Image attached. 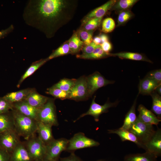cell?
I'll use <instances>...</instances> for the list:
<instances>
[{"instance_id":"1","label":"cell","mask_w":161,"mask_h":161,"mask_svg":"<svg viewBox=\"0 0 161 161\" xmlns=\"http://www.w3.org/2000/svg\"><path fill=\"white\" fill-rule=\"evenodd\" d=\"M78 2L74 0H30L24 8L23 18L27 25L42 32L47 38H51L72 18Z\"/></svg>"},{"instance_id":"2","label":"cell","mask_w":161,"mask_h":161,"mask_svg":"<svg viewBox=\"0 0 161 161\" xmlns=\"http://www.w3.org/2000/svg\"><path fill=\"white\" fill-rule=\"evenodd\" d=\"M14 130L19 136L28 140L36 132L38 121L25 116L14 109L12 110Z\"/></svg>"},{"instance_id":"3","label":"cell","mask_w":161,"mask_h":161,"mask_svg":"<svg viewBox=\"0 0 161 161\" xmlns=\"http://www.w3.org/2000/svg\"><path fill=\"white\" fill-rule=\"evenodd\" d=\"M129 131L133 133L144 145L151 138L155 131L153 125L144 123L137 117L135 122Z\"/></svg>"},{"instance_id":"4","label":"cell","mask_w":161,"mask_h":161,"mask_svg":"<svg viewBox=\"0 0 161 161\" xmlns=\"http://www.w3.org/2000/svg\"><path fill=\"white\" fill-rule=\"evenodd\" d=\"M38 121L52 126H58L55 107L54 101L48 99L47 102L40 109L38 113Z\"/></svg>"},{"instance_id":"5","label":"cell","mask_w":161,"mask_h":161,"mask_svg":"<svg viewBox=\"0 0 161 161\" xmlns=\"http://www.w3.org/2000/svg\"><path fill=\"white\" fill-rule=\"evenodd\" d=\"M98 142L86 137L84 133L80 132L75 134L68 140L66 151L73 152L78 149L98 146Z\"/></svg>"},{"instance_id":"6","label":"cell","mask_w":161,"mask_h":161,"mask_svg":"<svg viewBox=\"0 0 161 161\" xmlns=\"http://www.w3.org/2000/svg\"><path fill=\"white\" fill-rule=\"evenodd\" d=\"M24 145L33 161H44L46 153V145L38 137H32L27 140Z\"/></svg>"},{"instance_id":"7","label":"cell","mask_w":161,"mask_h":161,"mask_svg":"<svg viewBox=\"0 0 161 161\" xmlns=\"http://www.w3.org/2000/svg\"><path fill=\"white\" fill-rule=\"evenodd\" d=\"M68 140L63 138L54 139L46 145V153L43 161H52L59 159L61 152L66 150Z\"/></svg>"},{"instance_id":"8","label":"cell","mask_w":161,"mask_h":161,"mask_svg":"<svg viewBox=\"0 0 161 161\" xmlns=\"http://www.w3.org/2000/svg\"><path fill=\"white\" fill-rule=\"evenodd\" d=\"M95 98L96 96H95L88 111L80 115L74 122H75L80 118L88 115L93 116L95 121L97 122L99 120V117L101 114L107 112L110 108L116 106L118 103V101L111 103L108 100L104 105H100L95 102Z\"/></svg>"},{"instance_id":"9","label":"cell","mask_w":161,"mask_h":161,"mask_svg":"<svg viewBox=\"0 0 161 161\" xmlns=\"http://www.w3.org/2000/svg\"><path fill=\"white\" fill-rule=\"evenodd\" d=\"M89 97L86 77L82 76L76 79L70 92L69 99L78 101L86 100Z\"/></svg>"},{"instance_id":"10","label":"cell","mask_w":161,"mask_h":161,"mask_svg":"<svg viewBox=\"0 0 161 161\" xmlns=\"http://www.w3.org/2000/svg\"><path fill=\"white\" fill-rule=\"evenodd\" d=\"M115 81L106 79L100 72L96 71L86 77V82L89 97L99 89Z\"/></svg>"},{"instance_id":"11","label":"cell","mask_w":161,"mask_h":161,"mask_svg":"<svg viewBox=\"0 0 161 161\" xmlns=\"http://www.w3.org/2000/svg\"><path fill=\"white\" fill-rule=\"evenodd\" d=\"M15 130H10L0 133V147L11 154L21 142Z\"/></svg>"},{"instance_id":"12","label":"cell","mask_w":161,"mask_h":161,"mask_svg":"<svg viewBox=\"0 0 161 161\" xmlns=\"http://www.w3.org/2000/svg\"><path fill=\"white\" fill-rule=\"evenodd\" d=\"M145 150L157 157L161 155V129L158 128L150 140L145 145Z\"/></svg>"},{"instance_id":"13","label":"cell","mask_w":161,"mask_h":161,"mask_svg":"<svg viewBox=\"0 0 161 161\" xmlns=\"http://www.w3.org/2000/svg\"><path fill=\"white\" fill-rule=\"evenodd\" d=\"M117 0H109L103 5L94 9L87 14L81 20V24L89 19L93 18H102L111 8Z\"/></svg>"},{"instance_id":"14","label":"cell","mask_w":161,"mask_h":161,"mask_svg":"<svg viewBox=\"0 0 161 161\" xmlns=\"http://www.w3.org/2000/svg\"><path fill=\"white\" fill-rule=\"evenodd\" d=\"M13 106V109L38 121V113L39 109L32 107L24 100L14 103Z\"/></svg>"},{"instance_id":"15","label":"cell","mask_w":161,"mask_h":161,"mask_svg":"<svg viewBox=\"0 0 161 161\" xmlns=\"http://www.w3.org/2000/svg\"><path fill=\"white\" fill-rule=\"evenodd\" d=\"M137 110L139 112L137 117L145 123L157 126L161 121V120L158 119L154 113L147 109L143 105L140 104Z\"/></svg>"},{"instance_id":"16","label":"cell","mask_w":161,"mask_h":161,"mask_svg":"<svg viewBox=\"0 0 161 161\" xmlns=\"http://www.w3.org/2000/svg\"><path fill=\"white\" fill-rule=\"evenodd\" d=\"M109 134H117L122 141H130L135 143L139 147L145 150V145L137 139L136 137L129 130L120 128L118 129L108 130Z\"/></svg>"},{"instance_id":"17","label":"cell","mask_w":161,"mask_h":161,"mask_svg":"<svg viewBox=\"0 0 161 161\" xmlns=\"http://www.w3.org/2000/svg\"><path fill=\"white\" fill-rule=\"evenodd\" d=\"M9 161H33L24 144L21 142L10 154Z\"/></svg>"},{"instance_id":"18","label":"cell","mask_w":161,"mask_h":161,"mask_svg":"<svg viewBox=\"0 0 161 161\" xmlns=\"http://www.w3.org/2000/svg\"><path fill=\"white\" fill-rule=\"evenodd\" d=\"M52 127L41 122H38L36 132L38 133V137L46 145L54 139L52 133Z\"/></svg>"},{"instance_id":"19","label":"cell","mask_w":161,"mask_h":161,"mask_svg":"<svg viewBox=\"0 0 161 161\" xmlns=\"http://www.w3.org/2000/svg\"><path fill=\"white\" fill-rule=\"evenodd\" d=\"M48 99L32 89L24 100L32 107L39 109L47 102Z\"/></svg>"},{"instance_id":"20","label":"cell","mask_w":161,"mask_h":161,"mask_svg":"<svg viewBox=\"0 0 161 161\" xmlns=\"http://www.w3.org/2000/svg\"><path fill=\"white\" fill-rule=\"evenodd\" d=\"M159 84L152 80L145 77L140 80L139 86V93L143 95H149L155 91Z\"/></svg>"},{"instance_id":"21","label":"cell","mask_w":161,"mask_h":161,"mask_svg":"<svg viewBox=\"0 0 161 161\" xmlns=\"http://www.w3.org/2000/svg\"><path fill=\"white\" fill-rule=\"evenodd\" d=\"M32 89H27L8 93L3 97L12 104L24 100Z\"/></svg>"},{"instance_id":"22","label":"cell","mask_w":161,"mask_h":161,"mask_svg":"<svg viewBox=\"0 0 161 161\" xmlns=\"http://www.w3.org/2000/svg\"><path fill=\"white\" fill-rule=\"evenodd\" d=\"M137 95L136 99L130 109L125 116L122 126L120 127L122 129L129 130L135 122L137 117L136 114V107Z\"/></svg>"},{"instance_id":"23","label":"cell","mask_w":161,"mask_h":161,"mask_svg":"<svg viewBox=\"0 0 161 161\" xmlns=\"http://www.w3.org/2000/svg\"><path fill=\"white\" fill-rule=\"evenodd\" d=\"M67 41L72 54L78 53L84 46L83 43L80 38L78 30L74 32L72 36Z\"/></svg>"},{"instance_id":"24","label":"cell","mask_w":161,"mask_h":161,"mask_svg":"<svg viewBox=\"0 0 161 161\" xmlns=\"http://www.w3.org/2000/svg\"><path fill=\"white\" fill-rule=\"evenodd\" d=\"M13 129L14 130V125L12 112L0 114V133Z\"/></svg>"},{"instance_id":"25","label":"cell","mask_w":161,"mask_h":161,"mask_svg":"<svg viewBox=\"0 0 161 161\" xmlns=\"http://www.w3.org/2000/svg\"><path fill=\"white\" fill-rule=\"evenodd\" d=\"M110 56H117L121 59H128L135 61H143L152 63V62L143 54L130 52H121L110 53Z\"/></svg>"},{"instance_id":"26","label":"cell","mask_w":161,"mask_h":161,"mask_svg":"<svg viewBox=\"0 0 161 161\" xmlns=\"http://www.w3.org/2000/svg\"><path fill=\"white\" fill-rule=\"evenodd\" d=\"M157 158L154 154L145 151L143 153L126 155L124 157V161H157Z\"/></svg>"},{"instance_id":"27","label":"cell","mask_w":161,"mask_h":161,"mask_svg":"<svg viewBox=\"0 0 161 161\" xmlns=\"http://www.w3.org/2000/svg\"><path fill=\"white\" fill-rule=\"evenodd\" d=\"M48 61L49 60L47 58L45 59H41L33 63L21 77L17 85V87H19L21 84L25 79L32 75L36 71Z\"/></svg>"},{"instance_id":"28","label":"cell","mask_w":161,"mask_h":161,"mask_svg":"<svg viewBox=\"0 0 161 161\" xmlns=\"http://www.w3.org/2000/svg\"><path fill=\"white\" fill-rule=\"evenodd\" d=\"M110 53L104 52L101 48L100 46L96 48L91 53L87 55L77 54L78 58L86 59H98L106 58L110 56Z\"/></svg>"},{"instance_id":"29","label":"cell","mask_w":161,"mask_h":161,"mask_svg":"<svg viewBox=\"0 0 161 161\" xmlns=\"http://www.w3.org/2000/svg\"><path fill=\"white\" fill-rule=\"evenodd\" d=\"M138 0H120L117 1L111 10H114L118 13L125 10H129Z\"/></svg>"},{"instance_id":"30","label":"cell","mask_w":161,"mask_h":161,"mask_svg":"<svg viewBox=\"0 0 161 161\" xmlns=\"http://www.w3.org/2000/svg\"><path fill=\"white\" fill-rule=\"evenodd\" d=\"M152 99L151 111L159 119H161V97L155 91L150 95Z\"/></svg>"},{"instance_id":"31","label":"cell","mask_w":161,"mask_h":161,"mask_svg":"<svg viewBox=\"0 0 161 161\" xmlns=\"http://www.w3.org/2000/svg\"><path fill=\"white\" fill-rule=\"evenodd\" d=\"M76 79L64 78L56 83L53 86L64 91L69 92L74 86Z\"/></svg>"},{"instance_id":"32","label":"cell","mask_w":161,"mask_h":161,"mask_svg":"<svg viewBox=\"0 0 161 161\" xmlns=\"http://www.w3.org/2000/svg\"><path fill=\"white\" fill-rule=\"evenodd\" d=\"M71 54L67 41H65L56 49L54 50L52 53L47 57L49 60L55 58Z\"/></svg>"},{"instance_id":"33","label":"cell","mask_w":161,"mask_h":161,"mask_svg":"<svg viewBox=\"0 0 161 161\" xmlns=\"http://www.w3.org/2000/svg\"><path fill=\"white\" fill-rule=\"evenodd\" d=\"M46 93L61 100L69 99V92L62 90L53 86L48 88Z\"/></svg>"},{"instance_id":"34","label":"cell","mask_w":161,"mask_h":161,"mask_svg":"<svg viewBox=\"0 0 161 161\" xmlns=\"http://www.w3.org/2000/svg\"><path fill=\"white\" fill-rule=\"evenodd\" d=\"M102 18H93L81 24V27L89 31H94L100 25Z\"/></svg>"},{"instance_id":"35","label":"cell","mask_w":161,"mask_h":161,"mask_svg":"<svg viewBox=\"0 0 161 161\" xmlns=\"http://www.w3.org/2000/svg\"><path fill=\"white\" fill-rule=\"evenodd\" d=\"M78 30L80 38L83 42L84 46L88 45L92 42L94 31H87L81 27Z\"/></svg>"},{"instance_id":"36","label":"cell","mask_w":161,"mask_h":161,"mask_svg":"<svg viewBox=\"0 0 161 161\" xmlns=\"http://www.w3.org/2000/svg\"><path fill=\"white\" fill-rule=\"evenodd\" d=\"M133 13L129 10H123L119 12L117 26L124 24L134 16Z\"/></svg>"},{"instance_id":"37","label":"cell","mask_w":161,"mask_h":161,"mask_svg":"<svg viewBox=\"0 0 161 161\" xmlns=\"http://www.w3.org/2000/svg\"><path fill=\"white\" fill-rule=\"evenodd\" d=\"M115 26V22L112 18H107L102 21L101 31L106 33L110 32L114 29Z\"/></svg>"},{"instance_id":"38","label":"cell","mask_w":161,"mask_h":161,"mask_svg":"<svg viewBox=\"0 0 161 161\" xmlns=\"http://www.w3.org/2000/svg\"><path fill=\"white\" fill-rule=\"evenodd\" d=\"M13 109V104L4 99L0 98V114L7 113Z\"/></svg>"},{"instance_id":"39","label":"cell","mask_w":161,"mask_h":161,"mask_svg":"<svg viewBox=\"0 0 161 161\" xmlns=\"http://www.w3.org/2000/svg\"><path fill=\"white\" fill-rule=\"evenodd\" d=\"M145 77L149 78L159 84H161V70L159 69L150 72Z\"/></svg>"},{"instance_id":"40","label":"cell","mask_w":161,"mask_h":161,"mask_svg":"<svg viewBox=\"0 0 161 161\" xmlns=\"http://www.w3.org/2000/svg\"><path fill=\"white\" fill-rule=\"evenodd\" d=\"M100 46V45H96L93 42L88 45L83 46L81 50L82 52L81 54L82 55L89 54L92 53L96 48Z\"/></svg>"},{"instance_id":"41","label":"cell","mask_w":161,"mask_h":161,"mask_svg":"<svg viewBox=\"0 0 161 161\" xmlns=\"http://www.w3.org/2000/svg\"><path fill=\"white\" fill-rule=\"evenodd\" d=\"M60 161H83L79 157L76 155L74 152H72L68 157L60 158Z\"/></svg>"},{"instance_id":"42","label":"cell","mask_w":161,"mask_h":161,"mask_svg":"<svg viewBox=\"0 0 161 161\" xmlns=\"http://www.w3.org/2000/svg\"><path fill=\"white\" fill-rule=\"evenodd\" d=\"M10 154L0 147V161H9Z\"/></svg>"},{"instance_id":"43","label":"cell","mask_w":161,"mask_h":161,"mask_svg":"<svg viewBox=\"0 0 161 161\" xmlns=\"http://www.w3.org/2000/svg\"><path fill=\"white\" fill-rule=\"evenodd\" d=\"M14 29V26L13 25H11L6 29L0 31V39L6 37L12 32Z\"/></svg>"},{"instance_id":"44","label":"cell","mask_w":161,"mask_h":161,"mask_svg":"<svg viewBox=\"0 0 161 161\" xmlns=\"http://www.w3.org/2000/svg\"><path fill=\"white\" fill-rule=\"evenodd\" d=\"M101 49L105 52L109 53L112 49L111 44L109 41L104 42L100 45Z\"/></svg>"},{"instance_id":"45","label":"cell","mask_w":161,"mask_h":161,"mask_svg":"<svg viewBox=\"0 0 161 161\" xmlns=\"http://www.w3.org/2000/svg\"><path fill=\"white\" fill-rule=\"evenodd\" d=\"M99 36L100 38L102 43L105 42L109 41L108 37L105 34H100Z\"/></svg>"},{"instance_id":"46","label":"cell","mask_w":161,"mask_h":161,"mask_svg":"<svg viewBox=\"0 0 161 161\" xmlns=\"http://www.w3.org/2000/svg\"><path fill=\"white\" fill-rule=\"evenodd\" d=\"M92 42L97 45H100L102 43L100 38L99 36L95 37L93 39Z\"/></svg>"},{"instance_id":"47","label":"cell","mask_w":161,"mask_h":161,"mask_svg":"<svg viewBox=\"0 0 161 161\" xmlns=\"http://www.w3.org/2000/svg\"><path fill=\"white\" fill-rule=\"evenodd\" d=\"M155 91L160 95H161V84L159 85L156 88Z\"/></svg>"},{"instance_id":"48","label":"cell","mask_w":161,"mask_h":161,"mask_svg":"<svg viewBox=\"0 0 161 161\" xmlns=\"http://www.w3.org/2000/svg\"><path fill=\"white\" fill-rule=\"evenodd\" d=\"M97 161H105L103 160H97Z\"/></svg>"},{"instance_id":"49","label":"cell","mask_w":161,"mask_h":161,"mask_svg":"<svg viewBox=\"0 0 161 161\" xmlns=\"http://www.w3.org/2000/svg\"><path fill=\"white\" fill-rule=\"evenodd\" d=\"M60 161V160L59 159H58V160H55L53 161Z\"/></svg>"}]
</instances>
